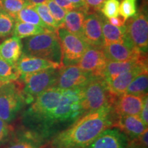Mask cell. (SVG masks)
I'll use <instances>...</instances> for the list:
<instances>
[{"label": "cell", "mask_w": 148, "mask_h": 148, "mask_svg": "<svg viewBox=\"0 0 148 148\" xmlns=\"http://www.w3.org/2000/svg\"><path fill=\"white\" fill-rule=\"evenodd\" d=\"M116 115L112 106L85 113L56 134L48 148H86L105 130L114 127Z\"/></svg>", "instance_id": "6da1fadb"}, {"label": "cell", "mask_w": 148, "mask_h": 148, "mask_svg": "<svg viewBox=\"0 0 148 148\" xmlns=\"http://www.w3.org/2000/svg\"><path fill=\"white\" fill-rule=\"evenodd\" d=\"M63 90L52 86L37 96L28 108L24 111L22 128L41 141L48 143L51 138L49 131L51 114L60 100Z\"/></svg>", "instance_id": "7a4b0ae2"}, {"label": "cell", "mask_w": 148, "mask_h": 148, "mask_svg": "<svg viewBox=\"0 0 148 148\" xmlns=\"http://www.w3.org/2000/svg\"><path fill=\"white\" fill-rule=\"evenodd\" d=\"M83 95L84 87L63 90L60 100L51 114L49 125L51 138L85 114L82 106Z\"/></svg>", "instance_id": "3957f363"}, {"label": "cell", "mask_w": 148, "mask_h": 148, "mask_svg": "<svg viewBox=\"0 0 148 148\" xmlns=\"http://www.w3.org/2000/svg\"><path fill=\"white\" fill-rule=\"evenodd\" d=\"M23 53L62 64V51L56 32L47 30L42 34L25 38L23 42Z\"/></svg>", "instance_id": "277c9868"}, {"label": "cell", "mask_w": 148, "mask_h": 148, "mask_svg": "<svg viewBox=\"0 0 148 148\" xmlns=\"http://www.w3.org/2000/svg\"><path fill=\"white\" fill-rule=\"evenodd\" d=\"M25 103L21 80L0 86V119L6 123L13 121Z\"/></svg>", "instance_id": "5b68a950"}, {"label": "cell", "mask_w": 148, "mask_h": 148, "mask_svg": "<svg viewBox=\"0 0 148 148\" xmlns=\"http://www.w3.org/2000/svg\"><path fill=\"white\" fill-rule=\"evenodd\" d=\"M116 97L109 90L101 77H93L84 86L82 106L85 113L112 106Z\"/></svg>", "instance_id": "8992f818"}, {"label": "cell", "mask_w": 148, "mask_h": 148, "mask_svg": "<svg viewBox=\"0 0 148 148\" xmlns=\"http://www.w3.org/2000/svg\"><path fill=\"white\" fill-rule=\"evenodd\" d=\"M60 69H49L21 75L25 103L30 104L39 94L55 86Z\"/></svg>", "instance_id": "52a82bcc"}, {"label": "cell", "mask_w": 148, "mask_h": 148, "mask_svg": "<svg viewBox=\"0 0 148 148\" xmlns=\"http://www.w3.org/2000/svg\"><path fill=\"white\" fill-rule=\"evenodd\" d=\"M56 32L60 42L62 66L77 64L89 45L64 27H59Z\"/></svg>", "instance_id": "ba28073f"}, {"label": "cell", "mask_w": 148, "mask_h": 148, "mask_svg": "<svg viewBox=\"0 0 148 148\" xmlns=\"http://www.w3.org/2000/svg\"><path fill=\"white\" fill-rule=\"evenodd\" d=\"M128 41L141 52L147 53L148 48V19L147 11L140 9L125 21Z\"/></svg>", "instance_id": "9c48e42d"}, {"label": "cell", "mask_w": 148, "mask_h": 148, "mask_svg": "<svg viewBox=\"0 0 148 148\" xmlns=\"http://www.w3.org/2000/svg\"><path fill=\"white\" fill-rule=\"evenodd\" d=\"M92 77L93 76L84 72L77 64L62 66L59 69L55 86L62 89L84 87Z\"/></svg>", "instance_id": "30bf717a"}, {"label": "cell", "mask_w": 148, "mask_h": 148, "mask_svg": "<svg viewBox=\"0 0 148 148\" xmlns=\"http://www.w3.org/2000/svg\"><path fill=\"white\" fill-rule=\"evenodd\" d=\"M102 23L103 15L100 12L86 14L82 38L90 47L102 48L104 45Z\"/></svg>", "instance_id": "8fae6325"}, {"label": "cell", "mask_w": 148, "mask_h": 148, "mask_svg": "<svg viewBox=\"0 0 148 148\" xmlns=\"http://www.w3.org/2000/svg\"><path fill=\"white\" fill-rule=\"evenodd\" d=\"M108 60L103 54L102 48L89 47L86 49L77 65L93 77H103Z\"/></svg>", "instance_id": "7c38bea8"}, {"label": "cell", "mask_w": 148, "mask_h": 148, "mask_svg": "<svg viewBox=\"0 0 148 148\" xmlns=\"http://www.w3.org/2000/svg\"><path fill=\"white\" fill-rule=\"evenodd\" d=\"M102 50L105 57L108 61L114 62H124L136 60L147 56V53L141 52L134 47L127 40L123 42L104 45Z\"/></svg>", "instance_id": "4fadbf2b"}, {"label": "cell", "mask_w": 148, "mask_h": 148, "mask_svg": "<svg viewBox=\"0 0 148 148\" xmlns=\"http://www.w3.org/2000/svg\"><path fill=\"white\" fill-rule=\"evenodd\" d=\"M146 95L123 93L116 96L112 103V109L116 116L139 115Z\"/></svg>", "instance_id": "5bb4252c"}, {"label": "cell", "mask_w": 148, "mask_h": 148, "mask_svg": "<svg viewBox=\"0 0 148 148\" xmlns=\"http://www.w3.org/2000/svg\"><path fill=\"white\" fill-rule=\"evenodd\" d=\"M86 148H130L129 139L116 127L103 130Z\"/></svg>", "instance_id": "9a60e30c"}, {"label": "cell", "mask_w": 148, "mask_h": 148, "mask_svg": "<svg viewBox=\"0 0 148 148\" xmlns=\"http://www.w3.org/2000/svg\"><path fill=\"white\" fill-rule=\"evenodd\" d=\"M114 127L123 132L129 140L138 137L147 130V125L138 115L116 116Z\"/></svg>", "instance_id": "2e32d148"}, {"label": "cell", "mask_w": 148, "mask_h": 148, "mask_svg": "<svg viewBox=\"0 0 148 148\" xmlns=\"http://www.w3.org/2000/svg\"><path fill=\"white\" fill-rule=\"evenodd\" d=\"M21 75L42 71L49 69H60L62 64L45 60V59L29 56L22 53L15 64Z\"/></svg>", "instance_id": "e0dca14e"}, {"label": "cell", "mask_w": 148, "mask_h": 148, "mask_svg": "<svg viewBox=\"0 0 148 148\" xmlns=\"http://www.w3.org/2000/svg\"><path fill=\"white\" fill-rule=\"evenodd\" d=\"M146 65H147V56L136 60L124 61V62L108 61L106 68L103 71L102 77L106 82H108L124 72L130 71L138 66Z\"/></svg>", "instance_id": "ac0fdd59"}, {"label": "cell", "mask_w": 148, "mask_h": 148, "mask_svg": "<svg viewBox=\"0 0 148 148\" xmlns=\"http://www.w3.org/2000/svg\"><path fill=\"white\" fill-rule=\"evenodd\" d=\"M145 68H147V65L138 66L120 74L110 81L106 82L109 90L115 97L125 93L130 84L136 75Z\"/></svg>", "instance_id": "d6986e66"}, {"label": "cell", "mask_w": 148, "mask_h": 148, "mask_svg": "<svg viewBox=\"0 0 148 148\" xmlns=\"http://www.w3.org/2000/svg\"><path fill=\"white\" fill-rule=\"evenodd\" d=\"M22 53L23 45L17 37L13 36L0 44V57L12 65H15Z\"/></svg>", "instance_id": "ffe728a7"}, {"label": "cell", "mask_w": 148, "mask_h": 148, "mask_svg": "<svg viewBox=\"0 0 148 148\" xmlns=\"http://www.w3.org/2000/svg\"><path fill=\"white\" fill-rule=\"evenodd\" d=\"M47 145L21 128L15 132L13 138L1 148H46Z\"/></svg>", "instance_id": "44dd1931"}, {"label": "cell", "mask_w": 148, "mask_h": 148, "mask_svg": "<svg viewBox=\"0 0 148 148\" xmlns=\"http://www.w3.org/2000/svg\"><path fill=\"white\" fill-rule=\"evenodd\" d=\"M86 14V12L82 10L66 11L62 27H64L71 34L82 38L83 24Z\"/></svg>", "instance_id": "7402d4cb"}, {"label": "cell", "mask_w": 148, "mask_h": 148, "mask_svg": "<svg viewBox=\"0 0 148 148\" xmlns=\"http://www.w3.org/2000/svg\"><path fill=\"white\" fill-rule=\"evenodd\" d=\"M102 33L104 45L114 42H123L127 40L125 25L122 27L114 26L109 23L108 18L103 16Z\"/></svg>", "instance_id": "603a6c76"}, {"label": "cell", "mask_w": 148, "mask_h": 148, "mask_svg": "<svg viewBox=\"0 0 148 148\" xmlns=\"http://www.w3.org/2000/svg\"><path fill=\"white\" fill-rule=\"evenodd\" d=\"M148 69H144L130 84L125 93L134 95H147Z\"/></svg>", "instance_id": "cb8c5ba5"}, {"label": "cell", "mask_w": 148, "mask_h": 148, "mask_svg": "<svg viewBox=\"0 0 148 148\" xmlns=\"http://www.w3.org/2000/svg\"><path fill=\"white\" fill-rule=\"evenodd\" d=\"M14 19H15V21H19L24 22V23L38 25V26L44 27L48 30L51 31L50 28L42 21L38 14L35 10L33 5H28L27 6L22 9L21 10H20L16 14Z\"/></svg>", "instance_id": "d4e9b609"}, {"label": "cell", "mask_w": 148, "mask_h": 148, "mask_svg": "<svg viewBox=\"0 0 148 148\" xmlns=\"http://www.w3.org/2000/svg\"><path fill=\"white\" fill-rule=\"evenodd\" d=\"M48 29L38 25L24 23L19 21H15L14 28V36L22 39L27 37L38 35L47 32Z\"/></svg>", "instance_id": "484cf974"}, {"label": "cell", "mask_w": 148, "mask_h": 148, "mask_svg": "<svg viewBox=\"0 0 148 148\" xmlns=\"http://www.w3.org/2000/svg\"><path fill=\"white\" fill-rule=\"evenodd\" d=\"M21 73L15 65L9 64L0 57V86L19 79Z\"/></svg>", "instance_id": "4316f807"}, {"label": "cell", "mask_w": 148, "mask_h": 148, "mask_svg": "<svg viewBox=\"0 0 148 148\" xmlns=\"http://www.w3.org/2000/svg\"><path fill=\"white\" fill-rule=\"evenodd\" d=\"M28 5L26 0H0V10L14 18L20 10Z\"/></svg>", "instance_id": "83f0119b"}, {"label": "cell", "mask_w": 148, "mask_h": 148, "mask_svg": "<svg viewBox=\"0 0 148 148\" xmlns=\"http://www.w3.org/2000/svg\"><path fill=\"white\" fill-rule=\"evenodd\" d=\"M34 8L37 12V13L38 14L42 21L50 28L52 32H56L57 29L60 27V26L54 18H53V16H51L46 3H42L34 5Z\"/></svg>", "instance_id": "f1b7e54d"}, {"label": "cell", "mask_w": 148, "mask_h": 148, "mask_svg": "<svg viewBox=\"0 0 148 148\" xmlns=\"http://www.w3.org/2000/svg\"><path fill=\"white\" fill-rule=\"evenodd\" d=\"M15 19L0 10V38L8 37L13 34Z\"/></svg>", "instance_id": "f546056e"}, {"label": "cell", "mask_w": 148, "mask_h": 148, "mask_svg": "<svg viewBox=\"0 0 148 148\" xmlns=\"http://www.w3.org/2000/svg\"><path fill=\"white\" fill-rule=\"evenodd\" d=\"M119 0H106L101 6L99 12L107 18L119 15Z\"/></svg>", "instance_id": "4dcf8cb0"}, {"label": "cell", "mask_w": 148, "mask_h": 148, "mask_svg": "<svg viewBox=\"0 0 148 148\" xmlns=\"http://www.w3.org/2000/svg\"><path fill=\"white\" fill-rule=\"evenodd\" d=\"M138 0H122L119 4V14L125 20L134 16L137 12Z\"/></svg>", "instance_id": "1f68e13d"}, {"label": "cell", "mask_w": 148, "mask_h": 148, "mask_svg": "<svg viewBox=\"0 0 148 148\" xmlns=\"http://www.w3.org/2000/svg\"><path fill=\"white\" fill-rule=\"evenodd\" d=\"M46 5L49 9L51 16L58 23L60 27H63L64 16H65L66 11L59 6L53 0H47L46 1Z\"/></svg>", "instance_id": "d6a6232c"}, {"label": "cell", "mask_w": 148, "mask_h": 148, "mask_svg": "<svg viewBox=\"0 0 148 148\" xmlns=\"http://www.w3.org/2000/svg\"><path fill=\"white\" fill-rule=\"evenodd\" d=\"M14 127L0 119V148L6 145L14 136Z\"/></svg>", "instance_id": "836d02e7"}, {"label": "cell", "mask_w": 148, "mask_h": 148, "mask_svg": "<svg viewBox=\"0 0 148 148\" xmlns=\"http://www.w3.org/2000/svg\"><path fill=\"white\" fill-rule=\"evenodd\" d=\"M147 130L138 137L129 140L130 148H147Z\"/></svg>", "instance_id": "e575fe53"}, {"label": "cell", "mask_w": 148, "mask_h": 148, "mask_svg": "<svg viewBox=\"0 0 148 148\" xmlns=\"http://www.w3.org/2000/svg\"><path fill=\"white\" fill-rule=\"evenodd\" d=\"M86 13L99 12L101 6L106 0H84Z\"/></svg>", "instance_id": "d590c367"}, {"label": "cell", "mask_w": 148, "mask_h": 148, "mask_svg": "<svg viewBox=\"0 0 148 148\" xmlns=\"http://www.w3.org/2000/svg\"><path fill=\"white\" fill-rule=\"evenodd\" d=\"M140 118L146 125H148V98L145 97L143 101V106L139 114Z\"/></svg>", "instance_id": "8d00e7d4"}, {"label": "cell", "mask_w": 148, "mask_h": 148, "mask_svg": "<svg viewBox=\"0 0 148 148\" xmlns=\"http://www.w3.org/2000/svg\"><path fill=\"white\" fill-rule=\"evenodd\" d=\"M108 21L110 24H112V25L116 27H122L124 26L125 21L126 20L125 19L123 16H115V17H112L110 18H108Z\"/></svg>", "instance_id": "74e56055"}, {"label": "cell", "mask_w": 148, "mask_h": 148, "mask_svg": "<svg viewBox=\"0 0 148 148\" xmlns=\"http://www.w3.org/2000/svg\"><path fill=\"white\" fill-rule=\"evenodd\" d=\"M61 8L64 9L66 11H70L75 9L73 5L70 2L69 0H53Z\"/></svg>", "instance_id": "f35d334b"}, {"label": "cell", "mask_w": 148, "mask_h": 148, "mask_svg": "<svg viewBox=\"0 0 148 148\" xmlns=\"http://www.w3.org/2000/svg\"><path fill=\"white\" fill-rule=\"evenodd\" d=\"M75 8L78 9V10H84L86 12V10H85V3L84 0H69Z\"/></svg>", "instance_id": "ab89813d"}, {"label": "cell", "mask_w": 148, "mask_h": 148, "mask_svg": "<svg viewBox=\"0 0 148 148\" xmlns=\"http://www.w3.org/2000/svg\"><path fill=\"white\" fill-rule=\"evenodd\" d=\"M28 3L30 5H36L37 4H40V3H45L47 0H26Z\"/></svg>", "instance_id": "60d3db41"}]
</instances>
